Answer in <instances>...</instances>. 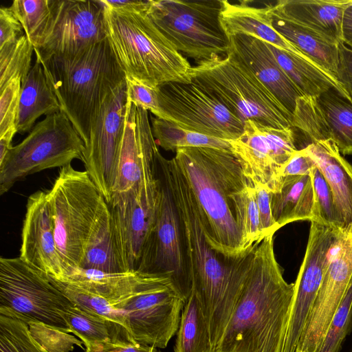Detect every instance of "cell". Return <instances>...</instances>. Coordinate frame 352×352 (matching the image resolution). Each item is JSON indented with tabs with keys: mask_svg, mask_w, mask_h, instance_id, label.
<instances>
[{
	"mask_svg": "<svg viewBox=\"0 0 352 352\" xmlns=\"http://www.w3.org/2000/svg\"><path fill=\"white\" fill-rule=\"evenodd\" d=\"M61 111L58 98L47 78L38 57L26 78L21 83L16 119L17 133H25L43 115Z\"/></svg>",
	"mask_w": 352,
	"mask_h": 352,
	"instance_id": "28",
	"label": "cell"
},
{
	"mask_svg": "<svg viewBox=\"0 0 352 352\" xmlns=\"http://www.w3.org/2000/svg\"><path fill=\"white\" fill-rule=\"evenodd\" d=\"M78 267L109 273L131 272L115 219L107 202L90 231Z\"/></svg>",
	"mask_w": 352,
	"mask_h": 352,
	"instance_id": "25",
	"label": "cell"
},
{
	"mask_svg": "<svg viewBox=\"0 0 352 352\" xmlns=\"http://www.w3.org/2000/svg\"><path fill=\"white\" fill-rule=\"evenodd\" d=\"M157 177L156 219L137 272L169 278L174 290L186 302L192 292V278L182 223L169 187L158 166Z\"/></svg>",
	"mask_w": 352,
	"mask_h": 352,
	"instance_id": "11",
	"label": "cell"
},
{
	"mask_svg": "<svg viewBox=\"0 0 352 352\" xmlns=\"http://www.w3.org/2000/svg\"><path fill=\"white\" fill-rule=\"evenodd\" d=\"M310 175L314 195L313 219L311 221L342 231L331 188L316 165L311 169Z\"/></svg>",
	"mask_w": 352,
	"mask_h": 352,
	"instance_id": "41",
	"label": "cell"
},
{
	"mask_svg": "<svg viewBox=\"0 0 352 352\" xmlns=\"http://www.w3.org/2000/svg\"><path fill=\"white\" fill-rule=\"evenodd\" d=\"M103 6L107 37L126 76L151 87L192 81L189 62L147 11L121 12Z\"/></svg>",
	"mask_w": 352,
	"mask_h": 352,
	"instance_id": "5",
	"label": "cell"
},
{
	"mask_svg": "<svg viewBox=\"0 0 352 352\" xmlns=\"http://www.w3.org/2000/svg\"><path fill=\"white\" fill-rule=\"evenodd\" d=\"M344 232L311 221L303 261L296 282L283 352H296L320 287L332 247Z\"/></svg>",
	"mask_w": 352,
	"mask_h": 352,
	"instance_id": "18",
	"label": "cell"
},
{
	"mask_svg": "<svg viewBox=\"0 0 352 352\" xmlns=\"http://www.w3.org/2000/svg\"><path fill=\"white\" fill-rule=\"evenodd\" d=\"M21 88V80L14 78L0 89V136L8 131L16 130Z\"/></svg>",
	"mask_w": 352,
	"mask_h": 352,
	"instance_id": "44",
	"label": "cell"
},
{
	"mask_svg": "<svg viewBox=\"0 0 352 352\" xmlns=\"http://www.w3.org/2000/svg\"><path fill=\"white\" fill-rule=\"evenodd\" d=\"M219 19L228 38L237 34L251 36L282 50L309 58L274 28L266 6H254L249 1L232 3L221 0Z\"/></svg>",
	"mask_w": 352,
	"mask_h": 352,
	"instance_id": "26",
	"label": "cell"
},
{
	"mask_svg": "<svg viewBox=\"0 0 352 352\" xmlns=\"http://www.w3.org/2000/svg\"><path fill=\"white\" fill-rule=\"evenodd\" d=\"M16 133V130H10L0 136V162L3 160L8 151L12 147V141Z\"/></svg>",
	"mask_w": 352,
	"mask_h": 352,
	"instance_id": "53",
	"label": "cell"
},
{
	"mask_svg": "<svg viewBox=\"0 0 352 352\" xmlns=\"http://www.w3.org/2000/svg\"><path fill=\"white\" fill-rule=\"evenodd\" d=\"M264 236L274 235L279 230L272 214L270 192L261 186H253Z\"/></svg>",
	"mask_w": 352,
	"mask_h": 352,
	"instance_id": "47",
	"label": "cell"
},
{
	"mask_svg": "<svg viewBox=\"0 0 352 352\" xmlns=\"http://www.w3.org/2000/svg\"><path fill=\"white\" fill-rule=\"evenodd\" d=\"M328 129L330 139L340 153L352 155V100L336 88L315 98Z\"/></svg>",
	"mask_w": 352,
	"mask_h": 352,
	"instance_id": "32",
	"label": "cell"
},
{
	"mask_svg": "<svg viewBox=\"0 0 352 352\" xmlns=\"http://www.w3.org/2000/svg\"><path fill=\"white\" fill-rule=\"evenodd\" d=\"M190 76L243 123L253 120L276 129L292 128V116L256 75L231 54L198 63L192 67Z\"/></svg>",
	"mask_w": 352,
	"mask_h": 352,
	"instance_id": "6",
	"label": "cell"
},
{
	"mask_svg": "<svg viewBox=\"0 0 352 352\" xmlns=\"http://www.w3.org/2000/svg\"><path fill=\"white\" fill-rule=\"evenodd\" d=\"M342 34V43L352 50V0L344 10Z\"/></svg>",
	"mask_w": 352,
	"mask_h": 352,
	"instance_id": "52",
	"label": "cell"
},
{
	"mask_svg": "<svg viewBox=\"0 0 352 352\" xmlns=\"http://www.w3.org/2000/svg\"><path fill=\"white\" fill-rule=\"evenodd\" d=\"M127 97L138 107L160 116L158 87H151L126 76Z\"/></svg>",
	"mask_w": 352,
	"mask_h": 352,
	"instance_id": "45",
	"label": "cell"
},
{
	"mask_svg": "<svg viewBox=\"0 0 352 352\" xmlns=\"http://www.w3.org/2000/svg\"><path fill=\"white\" fill-rule=\"evenodd\" d=\"M229 41L227 54L250 69L293 117L297 100L303 95L279 66L267 43L245 34L230 36Z\"/></svg>",
	"mask_w": 352,
	"mask_h": 352,
	"instance_id": "22",
	"label": "cell"
},
{
	"mask_svg": "<svg viewBox=\"0 0 352 352\" xmlns=\"http://www.w3.org/2000/svg\"><path fill=\"white\" fill-rule=\"evenodd\" d=\"M25 34L23 25L10 7L0 8V47L14 43Z\"/></svg>",
	"mask_w": 352,
	"mask_h": 352,
	"instance_id": "46",
	"label": "cell"
},
{
	"mask_svg": "<svg viewBox=\"0 0 352 352\" xmlns=\"http://www.w3.org/2000/svg\"><path fill=\"white\" fill-rule=\"evenodd\" d=\"M0 352H47L30 333L23 321L0 313Z\"/></svg>",
	"mask_w": 352,
	"mask_h": 352,
	"instance_id": "40",
	"label": "cell"
},
{
	"mask_svg": "<svg viewBox=\"0 0 352 352\" xmlns=\"http://www.w3.org/2000/svg\"><path fill=\"white\" fill-rule=\"evenodd\" d=\"M294 292L274 251V235L254 244L246 276L217 352H283Z\"/></svg>",
	"mask_w": 352,
	"mask_h": 352,
	"instance_id": "2",
	"label": "cell"
},
{
	"mask_svg": "<svg viewBox=\"0 0 352 352\" xmlns=\"http://www.w3.org/2000/svg\"><path fill=\"white\" fill-rule=\"evenodd\" d=\"M107 38L100 0H51V15L36 57L75 53Z\"/></svg>",
	"mask_w": 352,
	"mask_h": 352,
	"instance_id": "16",
	"label": "cell"
},
{
	"mask_svg": "<svg viewBox=\"0 0 352 352\" xmlns=\"http://www.w3.org/2000/svg\"><path fill=\"white\" fill-rule=\"evenodd\" d=\"M48 277L52 283L80 309L116 321L129 329L123 312L114 308L111 301L52 276Z\"/></svg>",
	"mask_w": 352,
	"mask_h": 352,
	"instance_id": "38",
	"label": "cell"
},
{
	"mask_svg": "<svg viewBox=\"0 0 352 352\" xmlns=\"http://www.w3.org/2000/svg\"><path fill=\"white\" fill-rule=\"evenodd\" d=\"M34 48L25 34L14 43L0 47V89L10 81L20 78L21 83L31 69Z\"/></svg>",
	"mask_w": 352,
	"mask_h": 352,
	"instance_id": "37",
	"label": "cell"
},
{
	"mask_svg": "<svg viewBox=\"0 0 352 352\" xmlns=\"http://www.w3.org/2000/svg\"><path fill=\"white\" fill-rule=\"evenodd\" d=\"M85 149L83 140L64 113L46 116L0 162V195L28 175L63 168L75 159L82 162Z\"/></svg>",
	"mask_w": 352,
	"mask_h": 352,
	"instance_id": "9",
	"label": "cell"
},
{
	"mask_svg": "<svg viewBox=\"0 0 352 352\" xmlns=\"http://www.w3.org/2000/svg\"><path fill=\"white\" fill-rule=\"evenodd\" d=\"M74 305L45 273L19 256L1 257L0 313L71 333L63 315Z\"/></svg>",
	"mask_w": 352,
	"mask_h": 352,
	"instance_id": "10",
	"label": "cell"
},
{
	"mask_svg": "<svg viewBox=\"0 0 352 352\" xmlns=\"http://www.w3.org/2000/svg\"><path fill=\"white\" fill-rule=\"evenodd\" d=\"M148 120V111L129 99L113 193L157 184L160 153Z\"/></svg>",
	"mask_w": 352,
	"mask_h": 352,
	"instance_id": "19",
	"label": "cell"
},
{
	"mask_svg": "<svg viewBox=\"0 0 352 352\" xmlns=\"http://www.w3.org/2000/svg\"><path fill=\"white\" fill-rule=\"evenodd\" d=\"M32 337L47 352H70L74 346L82 347V341L74 336L39 322L27 324Z\"/></svg>",
	"mask_w": 352,
	"mask_h": 352,
	"instance_id": "43",
	"label": "cell"
},
{
	"mask_svg": "<svg viewBox=\"0 0 352 352\" xmlns=\"http://www.w3.org/2000/svg\"><path fill=\"white\" fill-rule=\"evenodd\" d=\"M338 49L337 79L352 100V50L343 43L339 45Z\"/></svg>",
	"mask_w": 352,
	"mask_h": 352,
	"instance_id": "49",
	"label": "cell"
},
{
	"mask_svg": "<svg viewBox=\"0 0 352 352\" xmlns=\"http://www.w3.org/2000/svg\"><path fill=\"white\" fill-rule=\"evenodd\" d=\"M316 165L305 148L297 150L283 167L281 177L308 175Z\"/></svg>",
	"mask_w": 352,
	"mask_h": 352,
	"instance_id": "48",
	"label": "cell"
},
{
	"mask_svg": "<svg viewBox=\"0 0 352 352\" xmlns=\"http://www.w3.org/2000/svg\"><path fill=\"white\" fill-rule=\"evenodd\" d=\"M267 45L279 66L303 96L316 98L334 87L349 97L336 78L311 59Z\"/></svg>",
	"mask_w": 352,
	"mask_h": 352,
	"instance_id": "31",
	"label": "cell"
},
{
	"mask_svg": "<svg viewBox=\"0 0 352 352\" xmlns=\"http://www.w3.org/2000/svg\"><path fill=\"white\" fill-rule=\"evenodd\" d=\"M352 280V224L332 247L296 352H318Z\"/></svg>",
	"mask_w": 352,
	"mask_h": 352,
	"instance_id": "17",
	"label": "cell"
},
{
	"mask_svg": "<svg viewBox=\"0 0 352 352\" xmlns=\"http://www.w3.org/2000/svg\"><path fill=\"white\" fill-rule=\"evenodd\" d=\"M305 148L329 186L342 232L352 224V166L331 140H318Z\"/></svg>",
	"mask_w": 352,
	"mask_h": 352,
	"instance_id": "23",
	"label": "cell"
},
{
	"mask_svg": "<svg viewBox=\"0 0 352 352\" xmlns=\"http://www.w3.org/2000/svg\"><path fill=\"white\" fill-rule=\"evenodd\" d=\"M195 199L208 243L229 258L244 255L235 198L250 183L231 150L186 147L174 157Z\"/></svg>",
	"mask_w": 352,
	"mask_h": 352,
	"instance_id": "3",
	"label": "cell"
},
{
	"mask_svg": "<svg viewBox=\"0 0 352 352\" xmlns=\"http://www.w3.org/2000/svg\"><path fill=\"white\" fill-rule=\"evenodd\" d=\"M47 196L66 272L79 265L85 244L106 201L87 171L76 170L71 164L60 168Z\"/></svg>",
	"mask_w": 352,
	"mask_h": 352,
	"instance_id": "7",
	"label": "cell"
},
{
	"mask_svg": "<svg viewBox=\"0 0 352 352\" xmlns=\"http://www.w3.org/2000/svg\"><path fill=\"white\" fill-rule=\"evenodd\" d=\"M314 195L310 173L285 176L279 190L270 194L273 219L278 229L300 220L313 219Z\"/></svg>",
	"mask_w": 352,
	"mask_h": 352,
	"instance_id": "29",
	"label": "cell"
},
{
	"mask_svg": "<svg viewBox=\"0 0 352 352\" xmlns=\"http://www.w3.org/2000/svg\"><path fill=\"white\" fill-rule=\"evenodd\" d=\"M160 116L192 131L224 140L238 138L244 123L212 94L194 81L158 87Z\"/></svg>",
	"mask_w": 352,
	"mask_h": 352,
	"instance_id": "12",
	"label": "cell"
},
{
	"mask_svg": "<svg viewBox=\"0 0 352 352\" xmlns=\"http://www.w3.org/2000/svg\"><path fill=\"white\" fill-rule=\"evenodd\" d=\"M151 129L157 144L166 151L186 147L230 149L229 141L180 127L166 120L151 117Z\"/></svg>",
	"mask_w": 352,
	"mask_h": 352,
	"instance_id": "35",
	"label": "cell"
},
{
	"mask_svg": "<svg viewBox=\"0 0 352 352\" xmlns=\"http://www.w3.org/2000/svg\"><path fill=\"white\" fill-rule=\"evenodd\" d=\"M351 0H281L268 4L277 14L340 45L344 10Z\"/></svg>",
	"mask_w": 352,
	"mask_h": 352,
	"instance_id": "24",
	"label": "cell"
},
{
	"mask_svg": "<svg viewBox=\"0 0 352 352\" xmlns=\"http://www.w3.org/2000/svg\"><path fill=\"white\" fill-rule=\"evenodd\" d=\"M228 141L249 182L277 192L282 170L297 151L292 128L279 129L248 120L242 134Z\"/></svg>",
	"mask_w": 352,
	"mask_h": 352,
	"instance_id": "14",
	"label": "cell"
},
{
	"mask_svg": "<svg viewBox=\"0 0 352 352\" xmlns=\"http://www.w3.org/2000/svg\"><path fill=\"white\" fill-rule=\"evenodd\" d=\"M213 352H217L216 351H213Z\"/></svg>",
	"mask_w": 352,
	"mask_h": 352,
	"instance_id": "54",
	"label": "cell"
},
{
	"mask_svg": "<svg viewBox=\"0 0 352 352\" xmlns=\"http://www.w3.org/2000/svg\"><path fill=\"white\" fill-rule=\"evenodd\" d=\"M71 333L84 343L110 342L115 344L136 343L123 324L72 306L64 314ZM137 344V343H136Z\"/></svg>",
	"mask_w": 352,
	"mask_h": 352,
	"instance_id": "33",
	"label": "cell"
},
{
	"mask_svg": "<svg viewBox=\"0 0 352 352\" xmlns=\"http://www.w3.org/2000/svg\"><path fill=\"white\" fill-rule=\"evenodd\" d=\"M85 345L86 352H160L155 347L136 343L87 342Z\"/></svg>",
	"mask_w": 352,
	"mask_h": 352,
	"instance_id": "50",
	"label": "cell"
},
{
	"mask_svg": "<svg viewBox=\"0 0 352 352\" xmlns=\"http://www.w3.org/2000/svg\"><path fill=\"white\" fill-rule=\"evenodd\" d=\"M10 8L34 48H38L50 18L51 0H14Z\"/></svg>",
	"mask_w": 352,
	"mask_h": 352,
	"instance_id": "36",
	"label": "cell"
},
{
	"mask_svg": "<svg viewBox=\"0 0 352 352\" xmlns=\"http://www.w3.org/2000/svg\"><path fill=\"white\" fill-rule=\"evenodd\" d=\"M106 8L121 12H142L147 11L149 1L140 0H100Z\"/></svg>",
	"mask_w": 352,
	"mask_h": 352,
	"instance_id": "51",
	"label": "cell"
},
{
	"mask_svg": "<svg viewBox=\"0 0 352 352\" xmlns=\"http://www.w3.org/2000/svg\"><path fill=\"white\" fill-rule=\"evenodd\" d=\"M157 166L181 219L192 291L201 305L215 351L243 286L252 248L236 258L226 257L214 250L206 241L195 199L175 158L168 160L160 153Z\"/></svg>",
	"mask_w": 352,
	"mask_h": 352,
	"instance_id": "1",
	"label": "cell"
},
{
	"mask_svg": "<svg viewBox=\"0 0 352 352\" xmlns=\"http://www.w3.org/2000/svg\"><path fill=\"white\" fill-rule=\"evenodd\" d=\"M127 100L126 82L106 95L85 144V170L107 203L112 199L117 178Z\"/></svg>",
	"mask_w": 352,
	"mask_h": 352,
	"instance_id": "15",
	"label": "cell"
},
{
	"mask_svg": "<svg viewBox=\"0 0 352 352\" xmlns=\"http://www.w3.org/2000/svg\"><path fill=\"white\" fill-rule=\"evenodd\" d=\"M41 62L61 111L85 146L104 97L126 82L107 37L75 53Z\"/></svg>",
	"mask_w": 352,
	"mask_h": 352,
	"instance_id": "4",
	"label": "cell"
},
{
	"mask_svg": "<svg viewBox=\"0 0 352 352\" xmlns=\"http://www.w3.org/2000/svg\"><path fill=\"white\" fill-rule=\"evenodd\" d=\"M158 197L159 179L154 185L141 186L114 194L108 203L130 272H137L139 267L155 224Z\"/></svg>",
	"mask_w": 352,
	"mask_h": 352,
	"instance_id": "20",
	"label": "cell"
},
{
	"mask_svg": "<svg viewBox=\"0 0 352 352\" xmlns=\"http://www.w3.org/2000/svg\"><path fill=\"white\" fill-rule=\"evenodd\" d=\"M237 221L240 228L245 251L264 238L254 188L250 184L240 191L235 198Z\"/></svg>",
	"mask_w": 352,
	"mask_h": 352,
	"instance_id": "39",
	"label": "cell"
},
{
	"mask_svg": "<svg viewBox=\"0 0 352 352\" xmlns=\"http://www.w3.org/2000/svg\"><path fill=\"white\" fill-rule=\"evenodd\" d=\"M208 324L192 291L182 309L174 352H213Z\"/></svg>",
	"mask_w": 352,
	"mask_h": 352,
	"instance_id": "34",
	"label": "cell"
},
{
	"mask_svg": "<svg viewBox=\"0 0 352 352\" xmlns=\"http://www.w3.org/2000/svg\"><path fill=\"white\" fill-rule=\"evenodd\" d=\"M274 28L304 55L337 78L339 45L318 32L272 12L266 5Z\"/></svg>",
	"mask_w": 352,
	"mask_h": 352,
	"instance_id": "30",
	"label": "cell"
},
{
	"mask_svg": "<svg viewBox=\"0 0 352 352\" xmlns=\"http://www.w3.org/2000/svg\"><path fill=\"white\" fill-rule=\"evenodd\" d=\"M185 303L170 280L160 278L112 305L123 312L137 344L164 349L177 333Z\"/></svg>",
	"mask_w": 352,
	"mask_h": 352,
	"instance_id": "13",
	"label": "cell"
},
{
	"mask_svg": "<svg viewBox=\"0 0 352 352\" xmlns=\"http://www.w3.org/2000/svg\"><path fill=\"white\" fill-rule=\"evenodd\" d=\"M352 329V280L335 313L318 352H340L342 343Z\"/></svg>",
	"mask_w": 352,
	"mask_h": 352,
	"instance_id": "42",
	"label": "cell"
},
{
	"mask_svg": "<svg viewBox=\"0 0 352 352\" xmlns=\"http://www.w3.org/2000/svg\"><path fill=\"white\" fill-rule=\"evenodd\" d=\"M19 257L55 278L60 279L65 273L56 243L47 192L36 191L28 199Z\"/></svg>",
	"mask_w": 352,
	"mask_h": 352,
	"instance_id": "21",
	"label": "cell"
},
{
	"mask_svg": "<svg viewBox=\"0 0 352 352\" xmlns=\"http://www.w3.org/2000/svg\"><path fill=\"white\" fill-rule=\"evenodd\" d=\"M159 278L164 277L138 272L109 273L76 267L68 269L58 280L104 297L113 303Z\"/></svg>",
	"mask_w": 352,
	"mask_h": 352,
	"instance_id": "27",
	"label": "cell"
},
{
	"mask_svg": "<svg viewBox=\"0 0 352 352\" xmlns=\"http://www.w3.org/2000/svg\"><path fill=\"white\" fill-rule=\"evenodd\" d=\"M221 10V0H149L147 14L180 53L198 63L228 52Z\"/></svg>",
	"mask_w": 352,
	"mask_h": 352,
	"instance_id": "8",
	"label": "cell"
}]
</instances>
